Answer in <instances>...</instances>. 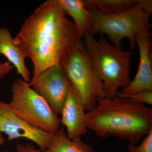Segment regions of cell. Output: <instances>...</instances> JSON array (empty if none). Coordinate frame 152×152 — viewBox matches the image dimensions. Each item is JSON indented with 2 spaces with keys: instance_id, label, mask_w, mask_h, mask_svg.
<instances>
[{
  "instance_id": "obj_6",
  "label": "cell",
  "mask_w": 152,
  "mask_h": 152,
  "mask_svg": "<svg viewBox=\"0 0 152 152\" xmlns=\"http://www.w3.org/2000/svg\"><path fill=\"white\" fill-rule=\"evenodd\" d=\"M9 103L13 111L32 126L55 133L61 126V119L42 96L23 79H17L12 86Z\"/></svg>"
},
{
  "instance_id": "obj_5",
  "label": "cell",
  "mask_w": 152,
  "mask_h": 152,
  "mask_svg": "<svg viewBox=\"0 0 152 152\" xmlns=\"http://www.w3.org/2000/svg\"><path fill=\"white\" fill-rule=\"evenodd\" d=\"M60 66L80 96L86 111L89 112L96 107L98 98L106 97L103 82L81 39L65 54Z\"/></svg>"
},
{
  "instance_id": "obj_19",
  "label": "cell",
  "mask_w": 152,
  "mask_h": 152,
  "mask_svg": "<svg viewBox=\"0 0 152 152\" xmlns=\"http://www.w3.org/2000/svg\"><path fill=\"white\" fill-rule=\"evenodd\" d=\"M137 4L140 7L151 14L152 13V1L151 0H137Z\"/></svg>"
},
{
  "instance_id": "obj_2",
  "label": "cell",
  "mask_w": 152,
  "mask_h": 152,
  "mask_svg": "<svg viewBox=\"0 0 152 152\" xmlns=\"http://www.w3.org/2000/svg\"><path fill=\"white\" fill-rule=\"evenodd\" d=\"M86 124L98 137H117L135 145L152 131V109L128 98H98L86 113Z\"/></svg>"
},
{
  "instance_id": "obj_3",
  "label": "cell",
  "mask_w": 152,
  "mask_h": 152,
  "mask_svg": "<svg viewBox=\"0 0 152 152\" xmlns=\"http://www.w3.org/2000/svg\"><path fill=\"white\" fill-rule=\"evenodd\" d=\"M84 44L95 69L103 84L106 98L116 96L120 88L130 83L131 60L134 53L111 45L103 36L96 40L87 33Z\"/></svg>"
},
{
  "instance_id": "obj_10",
  "label": "cell",
  "mask_w": 152,
  "mask_h": 152,
  "mask_svg": "<svg viewBox=\"0 0 152 152\" xmlns=\"http://www.w3.org/2000/svg\"><path fill=\"white\" fill-rule=\"evenodd\" d=\"M151 34L140 36L137 39L140 53L138 70L134 78L123 89L120 94L129 95L142 91H152V42Z\"/></svg>"
},
{
  "instance_id": "obj_20",
  "label": "cell",
  "mask_w": 152,
  "mask_h": 152,
  "mask_svg": "<svg viewBox=\"0 0 152 152\" xmlns=\"http://www.w3.org/2000/svg\"><path fill=\"white\" fill-rule=\"evenodd\" d=\"M5 142V139L4 137L2 135L1 132L0 131V147Z\"/></svg>"
},
{
  "instance_id": "obj_8",
  "label": "cell",
  "mask_w": 152,
  "mask_h": 152,
  "mask_svg": "<svg viewBox=\"0 0 152 152\" xmlns=\"http://www.w3.org/2000/svg\"><path fill=\"white\" fill-rule=\"evenodd\" d=\"M29 84L47 101L57 115L61 114L70 85L61 66L47 69Z\"/></svg>"
},
{
  "instance_id": "obj_9",
  "label": "cell",
  "mask_w": 152,
  "mask_h": 152,
  "mask_svg": "<svg viewBox=\"0 0 152 152\" xmlns=\"http://www.w3.org/2000/svg\"><path fill=\"white\" fill-rule=\"evenodd\" d=\"M84 105L80 96L72 86L70 85L67 97L61 111V124L66 127V135L70 140L81 139L86 134Z\"/></svg>"
},
{
  "instance_id": "obj_13",
  "label": "cell",
  "mask_w": 152,
  "mask_h": 152,
  "mask_svg": "<svg viewBox=\"0 0 152 152\" xmlns=\"http://www.w3.org/2000/svg\"><path fill=\"white\" fill-rule=\"evenodd\" d=\"M43 152H95L94 147L82 140H72L68 137L64 128L54 133L48 148Z\"/></svg>"
},
{
  "instance_id": "obj_15",
  "label": "cell",
  "mask_w": 152,
  "mask_h": 152,
  "mask_svg": "<svg viewBox=\"0 0 152 152\" xmlns=\"http://www.w3.org/2000/svg\"><path fill=\"white\" fill-rule=\"evenodd\" d=\"M117 96L121 98H128L136 103L152 105V91H145L129 95H123L119 91Z\"/></svg>"
},
{
  "instance_id": "obj_21",
  "label": "cell",
  "mask_w": 152,
  "mask_h": 152,
  "mask_svg": "<svg viewBox=\"0 0 152 152\" xmlns=\"http://www.w3.org/2000/svg\"><path fill=\"white\" fill-rule=\"evenodd\" d=\"M133 145V144H129V145H128V149L129 152H134Z\"/></svg>"
},
{
  "instance_id": "obj_17",
  "label": "cell",
  "mask_w": 152,
  "mask_h": 152,
  "mask_svg": "<svg viewBox=\"0 0 152 152\" xmlns=\"http://www.w3.org/2000/svg\"><path fill=\"white\" fill-rule=\"evenodd\" d=\"M5 152H10L6 151ZM12 152H43L40 149L36 148L33 145L30 143L24 144L18 143L15 151Z\"/></svg>"
},
{
  "instance_id": "obj_11",
  "label": "cell",
  "mask_w": 152,
  "mask_h": 152,
  "mask_svg": "<svg viewBox=\"0 0 152 152\" xmlns=\"http://www.w3.org/2000/svg\"><path fill=\"white\" fill-rule=\"evenodd\" d=\"M0 55L7 58L22 79L30 83V72L26 65V58L22 49L16 43L10 32L5 27L0 28Z\"/></svg>"
},
{
  "instance_id": "obj_12",
  "label": "cell",
  "mask_w": 152,
  "mask_h": 152,
  "mask_svg": "<svg viewBox=\"0 0 152 152\" xmlns=\"http://www.w3.org/2000/svg\"><path fill=\"white\" fill-rule=\"evenodd\" d=\"M66 15L74 20L79 37H84L90 33L91 28V14L85 6L83 0H58Z\"/></svg>"
},
{
  "instance_id": "obj_4",
  "label": "cell",
  "mask_w": 152,
  "mask_h": 152,
  "mask_svg": "<svg viewBox=\"0 0 152 152\" xmlns=\"http://www.w3.org/2000/svg\"><path fill=\"white\" fill-rule=\"evenodd\" d=\"M89 10L91 14L90 33H102L108 36L112 45L122 49L121 42L127 39L130 50L135 48L137 39L142 35L151 34V14L137 4L122 12L105 14L96 9Z\"/></svg>"
},
{
  "instance_id": "obj_7",
  "label": "cell",
  "mask_w": 152,
  "mask_h": 152,
  "mask_svg": "<svg viewBox=\"0 0 152 152\" xmlns=\"http://www.w3.org/2000/svg\"><path fill=\"white\" fill-rule=\"evenodd\" d=\"M0 131L12 141L24 138L35 143L42 151L48 148L54 133L46 132L29 124L13 111L9 103L0 102Z\"/></svg>"
},
{
  "instance_id": "obj_1",
  "label": "cell",
  "mask_w": 152,
  "mask_h": 152,
  "mask_svg": "<svg viewBox=\"0 0 152 152\" xmlns=\"http://www.w3.org/2000/svg\"><path fill=\"white\" fill-rule=\"evenodd\" d=\"M66 16L58 0H47L25 20L14 37L33 63L30 82L47 69L60 66L65 54L81 39Z\"/></svg>"
},
{
  "instance_id": "obj_16",
  "label": "cell",
  "mask_w": 152,
  "mask_h": 152,
  "mask_svg": "<svg viewBox=\"0 0 152 152\" xmlns=\"http://www.w3.org/2000/svg\"><path fill=\"white\" fill-rule=\"evenodd\" d=\"M134 152H152V131L145 137L139 145H133Z\"/></svg>"
},
{
  "instance_id": "obj_18",
  "label": "cell",
  "mask_w": 152,
  "mask_h": 152,
  "mask_svg": "<svg viewBox=\"0 0 152 152\" xmlns=\"http://www.w3.org/2000/svg\"><path fill=\"white\" fill-rule=\"evenodd\" d=\"M14 69L13 66L8 62H0V81L10 73Z\"/></svg>"
},
{
  "instance_id": "obj_14",
  "label": "cell",
  "mask_w": 152,
  "mask_h": 152,
  "mask_svg": "<svg viewBox=\"0 0 152 152\" xmlns=\"http://www.w3.org/2000/svg\"><path fill=\"white\" fill-rule=\"evenodd\" d=\"M88 10L96 9L105 14L122 12L136 5L137 0H83Z\"/></svg>"
}]
</instances>
